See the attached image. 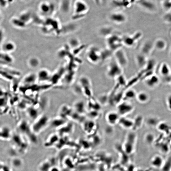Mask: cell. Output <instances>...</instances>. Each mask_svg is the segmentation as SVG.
Returning a JSON list of instances; mask_svg holds the SVG:
<instances>
[{
    "label": "cell",
    "mask_w": 171,
    "mask_h": 171,
    "mask_svg": "<svg viewBox=\"0 0 171 171\" xmlns=\"http://www.w3.org/2000/svg\"><path fill=\"white\" fill-rule=\"evenodd\" d=\"M59 137L60 136L58 134H54L51 135L45 142V146H51L56 144L59 139Z\"/></svg>",
    "instance_id": "obj_29"
},
{
    "label": "cell",
    "mask_w": 171,
    "mask_h": 171,
    "mask_svg": "<svg viewBox=\"0 0 171 171\" xmlns=\"http://www.w3.org/2000/svg\"><path fill=\"white\" fill-rule=\"evenodd\" d=\"M117 112L120 117H124L131 113L134 107L129 101H123L116 106Z\"/></svg>",
    "instance_id": "obj_5"
},
{
    "label": "cell",
    "mask_w": 171,
    "mask_h": 171,
    "mask_svg": "<svg viewBox=\"0 0 171 171\" xmlns=\"http://www.w3.org/2000/svg\"><path fill=\"white\" fill-rule=\"evenodd\" d=\"M169 55L170 56V58H171V47L169 52Z\"/></svg>",
    "instance_id": "obj_48"
},
{
    "label": "cell",
    "mask_w": 171,
    "mask_h": 171,
    "mask_svg": "<svg viewBox=\"0 0 171 171\" xmlns=\"http://www.w3.org/2000/svg\"><path fill=\"white\" fill-rule=\"evenodd\" d=\"M145 83L147 86L150 88H153L156 86L158 84L160 80L158 76L154 74L146 78Z\"/></svg>",
    "instance_id": "obj_20"
},
{
    "label": "cell",
    "mask_w": 171,
    "mask_h": 171,
    "mask_svg": "<svg viewBox=\"0 0 171 171\" xmlns=\"http://www.w3.org/2000/svg\"><path fill=\"white\" fill-rule=\"evenodd\" d=\"M87 59L91 63L97 64L101 62V51L96 47H91L87 54Z\"/></svg>",
    "instance_id": "obj_6"
},
{
    "label": "cell",
    "mask_w": 171,
    "mask_h": 171,
    "mask_svg": "<svg viewBox=\"0 0 171 171\" xmlns=\"http://www.w3.org/2000/svg\"><path fill=\"white\" fill-rule=\"evenodd\" d=\"M1 166V171H12L11 170L8 166L6 165L2 164Z\"/></svg>",
    "instance_id": "obj_45"
},
{
    "label": "cell",
    "mask_w": 171,
    "mask_h": 171,
    "mask_svg": "<svg viewBox=\"0 0 171 171\" xmlns=\"http://www.w3.org/2000/svg\"><path fill=\"white\" fill-rule=\"evenodd\" d=\"M120 117L117 111H111L106 114L105 119L108 124L112 127L118 124Z\"/></svg>",
    "instance_id": "obj_9"
},
{
    "label": "cell",
    "mask_w": 171,
    "mask_h": 171,
    "mask_svg": "<svg viewBox=\"0 0 171 171\" xmlns=\"http://www.w3.org/2000/svg\"><path fill=\"white\" fill-rule=\"evenodd\" d=\"M136 139V135L135 133L130 132L129 133L125 144L126 150L127 153H131L134 149Z\"/></svg>",
    "instance_id": "obj_10"
},
{
    "label": "cell",
    "mask_w": 171,
    "mask_h": 171,
    "mask_svg": "<svg viewBox=\"0 0 171 171\" xmlns=\"http://www.w3.org/2000/svg\"><path fill=\"white\" fill-rule=\"evenodd\" d=\"M154 48L158 51H163L167 46V44L165 40L162 39H158L154 42Z\"/></svg>",
    "instance_id": "obj_30"
},
{
    "label": "cell",
    "mask_w": 171,
    "mask_h": 171,
    "mask_svg": "<svg viewBox=\"0 0 171 171\" xmlns=\"http://www.w3.org/2000/svg\"><path fill=\"white\" fill-rule=\"evenodd\" d=\"M26 111L28 116L34 121H35L41 116L40 115L39 111L34 107H28Z\"/></svg>",
    "instance_id": "obj_22"
},
{
    "label": "cell",
    "mask_w": 171,
    "mask_h": 171,
    "mask_svg": "<svg viewBox=\"0 0 171 171\" xmlns=\"http://www.w3.org/2000/svg\"><path fill=\"white\" fill-rule=\"evenodd\" d=\"M50 78L48 73L44 71L40 72L38 76L39 80L41 82L49 80L48 79H49Z\"/></svg>",
    "instance_id": "obj_39"
},
{
    "label": "cell",
    "mask_w": 171,
    "mask_h": 171,
    "mask_svg": "<svg viewBox=\"0 0 171 171\" xmlns=\"http://www.w3.org/2000/svg\"><path fill=\"white\" fill-rule=\"evenodd\" d=\"M168 99V104L169 108L171 110V96H169Z\"/></svg>",
    "instance_id": "obj_47"
},
{
    "label": "cell",
    "mask_w": 171,
    "mask_h": 171,
    "mask_svg": "<svg viewBox=\"0 0 171 171\" xmlns=\"http://www.w3.org/2000/svg\"><path fill=\"white\" fill-rule=\"evenodd\" d=\"M36 77L34 74H31L27 76L24 80V83L27 86H31L34 85L36 79Z\"/></svg>",
    "instance_id": "obj_32"
},
{
    "label": "cell",
    "mask_w": 171,
    "mask_h": 171,
    "mask_svg": "<svg viewBox=\"0 0 171 171\" xmlns=\"http://www.w3.org/2000/svg\"><path fill=\"white\" fill-rule=\"evenodd\" d=\"M156 65V60L153 59H148L143 70L145 72H154Z\"/></svg>",
    "instance_id": "obj_28"
},
{
    "label": "cell",
    "mask_w": 171,
    "mask_h": 171,
    "mask_svg": "<svg viewBox=\"0 0 171 171\" xmlns=\"http://www.w3.org/2000/svg\"><path fill=\"white\" fill-rule=\"evenodd\" d=\"M137 93L135 90L132 89H129L124 92L123 97L124 101H129L136 98Z\"/></svg>",
    "instance_id": "obj_24"
},
{
    "label": "cell",
    "mask_w": 171,
    "mask_h": 171,
    "mask_svg": "<svg viewBox=\"0 0 171 171\" xmlns=\"http://www.w3.org/2000/svg\"><path fill=\"white\" fill-rule=\"evenodd\" d=\"M115 60L117 62L123 67H125L128 63L127 56L124 51L121 48L114 52Z\"/></svg>",
    "instance_id": "obj_8"
},
{
    "label": "cell",
    "mask_w": 171,
    "mask_h": 171,
    "mask_svg": "<svg viewBox=\"0 0 171 171\" xmlns=\"http://www.w3.org/2000/svg\"><path fill=\"white\" fill-rule=\"evenodd\" d=\"M123 68L115 60L111 62L108 66L107 71L108 77L112 79H116L123 74Z\"/></svg>",
    "instance_id": "obj_4"
},
{
    "label": "cell",
    "mask_w": 171,
    "mask_h": 171,
    "mask_svg": "<svg viewBox=\"0 0 171 171\" xmlns=\"http://www.w3.org/2000/svg\"><path fill=\"white\" fill-rule=\"evenodd\" d=\"M147 57L140 53L136 55V61L139 68L141 69L144 68L148 60Z\"/></svg>",
    "instance_id": "obj_21"
},
{
    "label": "cell",
    "mask_w": 171,
    "mask_h": 171,
    "mask_svg": "<svg viewBox=\"0 0 171 171\" xmlns=\"http://www.w3.org/2000/svg\"><path fill=\"white\" fill-rule=\"evenodd\" d=\"M70 44L72 47L74 48H77L80 46V41L78 39H73L70 40Z\"/></svg>",
    "instance_id": "obj_41"
},
{
    "label": "cell",
    "mask_w": 171,
    "mask_h": 171,
    "mask_svg": "<svg viewBox=\"0 0 171 171\" xmlns=\"http://www.w3.org/2000/svg\"><path fill=\"white\" fill-rule=\"evenodd\" d=\"M136 98L138 101L141 103H145L149 99V96L145 92H141L137 94Z\"/></svg>",
    "instance_id": "obj_33"
},
{
    "label": "cell",
    "mask_w": 171,
    "mask_h": 171,
    "mask_svg": "<svg viewBox=\"0 0 171 171\" xmlns=\"http://www.w3.org/2000/svg\"><path fill=\"white\" fill-rule=\"evenodd\" d=\"M89 99L87 107L89 110L100 111L101 106L98 101H96L93 98Z\"/></svg>",
    "instance_id": "obj_23"
},
{
    "label": "cell",
    "mask_w": 171,
    "mask_h": 171,
    "mask_svg": "<svg viewBox=\"0 0 171 171\" xmlns=\"http://www.w3.org/2000/svg\"><path fill=\"white\" fill-rule=\"evenodd\" d=\"M118 124L121 127L125 129H132L134 127V121L125 116L120 117Z\"/></svg>",
    "instance_id": "obj_14"
},
{
    "label": "cell",
    "mask_w": 171,
    "mask_h": 171,
    "mask_svg": "<svg viewBox=\"0 0 171 171\" xmlns=\"http://www.w3.org/2000/svg\"><path fill=\"white\" fill-rule=\"evenodd\" d=\"M87 6L82 1H78L75 4V12L78 13H82L87 11Z\"/></svg>",
    "instance_id": "obj_31"
},
{
    "label": "cell",
    "mask_w": 171,
    "mask_h": 171,
    "mask_svg": "<svg viewBox=\"0 0 171 171\" xmlns=\"http://www.w3.org/2000/svg\"><path fill=\"white\" fill-rule=\"evenodd\" d=\"M82 124L83 130L89 135H93L97 132V126L95 120L86 119Z\"/></svg>",
    "instance_id": "obj_7"
},
{
    "label": "cell",
    "mask_w": 171,
    "mask_h": 171,
    "mask_svg": "<svg viewBox=\"0 0 171 171\" xmlns=\"http://www.w3.org/2000/svg\"><path fill=\"white\" fill-rule=\"evenodd\" d=\"M113 28L110 26H104L100 28L99 34L102 36L107 38L113 34Z\"/></svg>",
    "instance_id": "obj_27"
},
{
    "label": "cell",
    "mask_w": 171,
    "mask_h": 171,
    "mask_svg": "<svg viewBox=\"0 0 171 171\" xmlns=\"http://www.w3.org/2000/svg\"><path fill=\"white\" fill-rule=\"evenodd\" d=\"M101 106L109 104V95L104 94L100 97L98 101Z\"/></svg>",
    "instance_id": "obj_40"
},
{
    "label": "cell",
    "mask_w": 171,
    "mask_h": 171,
    "mask_svg": "<svg viewBox=\"0 0 171 171\" xmlns=\"http://www.w3.org/2000/svg\"><path fill=\"white\" fill-rule=\"evenodd\" d=\"M151 164L153 166L156 168H160L162 166L163 159L160 156H156L152 160Z\"/></svg>",
    "instance_id": "obj_34"
},
{
    "label": "cell",
    "mask_w": 171,
    "mask_h": 171,
    "mask_svg": "<svg viewBox=\"0 0 171 171\" xmlns=\"http://www.w3.org/2000/svg\"><path fill=\"white\" fill-rule=\"evenodd\" d=\"M107 44L108 49L114 52L121 48L123 45L122 37L113 34L107 38Z\"/></svg>",
    "instance_id": "obj_3"
},
{
    "label": "cell",
    "mask_w": 171,
    "mask_h": 171,
    "mask_svg": "<svg viewBox=\"0 0 171 171\" xmlns=\"http://www.w3.org/2000/svg\"><path fill=\"white\" fill-rule=\"evenodd\" d=\"M116 84L120 87H124L125 88L126 86L127 82L124 76L122 74L116 79Z\"/></svg>",
    "instance_id": "obj_38"
},
{
    "label": "cell",
    "mask_w": 171,
    "mask_h": 171,
    "mask_svg": "<svg viewBox=\"0 0 171 171\" xmlns=\"http://www.w3.org/2000/svg\"><path fill=\"white\" fill-rule=\"evenodd\" d=\"M74 109L67 105H64L61 108L60 112V116L67 120L70 119V116Z\"/></svg>",
    "instance_id": "obj_17"
},
{
    "label": "cell",
    "mask_w": 171,
    "mask_h": 171,
    "mask_svg": "<svg viewBox=\"0 0 171 171\" xmlns=\"http://www.w3.org/2000/svg\"><path fill=\"white\" fill-rule=\"evenodd\" d=\"M53 166L50 163V160H45L40 165L39 167L40 170L41 171H49L51 168Z\"/></svg>",
    "instance_id": "obj_36"
},
{
    "label": "cell",
    "mask_w": 171,
    "mask_h": 171,
    "mask_svg": "<svg viewBox=\"0 0 171 171\" xmlns=\"http://www.w3.org/2000/svg\"><path fill=\"white\" fill-rule=\"evenodd\" d=\"M73 108L75 112L83 116L87 115L88 112L86 105L84 102L81 100L76 101L73 104Z\"/></svg>",
    "instance_id": "obj_12"
},
{
    "label": "cell",
    "mask_w": 171,
    "mask_h": 171,
    "mask_svg": "<svg viewBox=\"0 0 171 171\" xmlns=\"http://www.w3.org/2000/svg\"><path fill=\"white\" fill-rule=\"evenodd\" d=\"M110 20L113 23L121 24L124 23L126 20L125 16L122 14L119 13H115L110 15Z\"/></svg>",
    "instance_id": "obj_19"
},
{
    "label": "cell",
    "mask_w": 171,
    "mask_h": 171,
    "mask_svg": "<svg viewBox=\"0 0 171 171\" xmlns=\"http://www.w3.org/2000/svg\"><path fill=\"white\" fill-rule=\"evenodd\" d=\"M74 125L72 123L67 122L58 130V135L60 137L66 136L72 134L74 130Z\"/></svg>",
    "instance_id": "obj_11"
},
{
    "label": "cell",
    "mask_w": 171,
    "mask_h": 171,
    "mask_svg": "<svg viewBox=\"0 0 171 171\" xmlns=\"http://www.w3.org/2000/svg\"><path fill=\"white\" fill-rule=\"evenodd\" d=\"M161 74L165 78H168L171 74V69L169 65L166 63H163L160 66L159 69Z\"/></svg>",
    "instance_id": "obj_26"
},
{
    "label": "cell",
    "mask_w": 171,
    "mask_h": 171,
    "mask_svg": "<svg viewBox=\"0 0 171 171\" xmlns=\"http://www.w3.org/2000/svg\"><path fill=\"white\" fill-rule=\"evenodd\" d=\"M14 46L12 44H7L4 46V48L5 50L7 51H11L13 50L14 48Z\"/></svg>",
    "instance_id": "obj_44"
},
{
    "label": "cell",
    "mask_w": 171,
    "mask_h": 171,
    "mask_svg": "<svg viewBox=\"0 0 171 171\" xmlns=\"http://www.w3.org/2000/svg\"><path fill=\"white\" fill-rule=\"evenodd\" d=\"M113 52L108 49L101 51V62L105 61L109 59Z\"/></svg>",
    "instance_id": "obj_35"
},
{
    "label": "cell",
    "mask_w": 171,
    "mask_h": 171,
    "mask_svg": "<svg viewBox=\"0 0 171 171\" xmlns=\"http://www.w3.org/2000/svg\"><path fill=\"white\" fill-rule=\"evenodd\" d=\"M87 115L89 119L95 120L98 119L100 115V111L97 110H89Z\"/></svg>",
    "instance_id": "obj_37"
},
{
    "label": "cell",
    "mask_w": 171,
    "mask_h": 171,
    "mask_svg": "<svg viewBox=\"0 0 171 171\" xmlns=\"http://www.w3.org/2000/svg\"><path fill=\"white\" fill-rule=\"evenodd\" d=\"M67 122L66 120L59 116L54 118L51 121L50 125L53 128L58 130L63 127Z\"/></svg>",
    "instance_id": "obj_15"
},
{
    "label": "cell",
    "mask_w": 171,
    "mask_h": 171,
    "mask_svg": "<svg viewBox=\"0 0 171 171\" xmlns=\"http://www.w3.org/2000/svg\"><path fill=\"white\" fill-rule=\"evenodd\" d=\"M123 44L128 47H131L135 45L136 42L139 40L135 34L132 36L125 35L122 37Z\"/></svg>",
    "instance_id": "obj_16"
},
{
    "label": "cell",
    "mask_w": 171,
    "mask_h": 171,
    "mask_svg": "<svg viewBox=\"0 0 171 171\" xmlns=\"http://www.w3.org/2000/svg\"><path fill=\"white\" fill-rule=\"evenodd\" d=\"M154 42L150 40L146 41L141 47L140 53L146 56L149 55L154 48Z\"/></svg>",
    "instance_id": "obj_13"
},
{
    "label": "cell",
    "mask_w": 171,
    "mask_h": 171,
    "mask_svg": "<svg viewBox=\"0 0 171 171\" xmlns=\"http://www.w3.org/2000/svg\"><path fill=\"white\" fill-rule=\"evenodd\" d=\"M167 161L164 167L163 171H169L171 169V158Z\"/></svg>",
    "instance_id": "obj_43"
},
{
    "label": "cell",
    "mask_w": 171,
    "mask_h": 171,
    "mask_svg": "<svg viewBox=\"0 0 171 171\" xmlns=\"http://www.w3.org/2000/svg\"><path fill=\"white\" fill-rule=\"evenodd\" d=\"M17 126L19 130L28 139L33 142L36 141V135L28 122L25 120L21 121L18 123Z\"/></svg>",
    "instance_id": "obj_2"
},
{
    "label": "cell",
    "mask_w": 171,
    "mask_h": 171,
    "mask_svg": "<svg viewBox=\"0 0 171 171\" xmlns=\"http://www.w3.org/2000/svg\"><path fill=\"white\" fill-rule=\"evenodd\" d=\"M55 166H52L51 168L49 171H60L59 168Z\"/></svg>",
    "instance_id": "obj_46"
},
{
    "label": "cell",
    "mask_w": 171,
    "mask_h": 171,
    "mask_svg": "<svg viewBox=\"0 0 171 171\" xmlns=\"http://www.w3.org/2000/svg\"><path fill=\"white\" fill-rule=\"evenodd\" d=\"M12 132L10 128L7 126H2L1 128V138L3 140H8L12 139Z\"/></svg>",
    "instance_id": "obj_18"
},
{
    "label": "cell",
    "mask_w": 171,
    "mask_h": 171,
    "mask_svg": "<svg viewBox=\"0 0 171 171\" xmlns=\"http://www.w3.org/2000/svg\"><path fill=\"white\" fill-rule=\"evenodd\" d=\"M79 83L82 89H92V83L89 79L86 76H82L80 79Z\"/></svg>",
    "instance_id": "obj_25"
},
{
    "label": "cell",
    "mask_w": 171,
    "mask_h": 171,
    "mask_svg": "<svg viewBox=\"0 0 171 171\" xmlns=\"http://www.w3.org/2000/svg\"><path fill=\"white\" fill-rule=\"evenodd\" d=\"M142 171V170H141V171Z\"/></svg>",
    "instance_id": "obj_49"
},
{
    "label": "cell",
    "mask_w": 171,
    "mask_h": 171,
    "mask_svg": "<svg viewBox=\"0 0 171 171\" xmlns=\"http://www.w3.org/2000/svg\"><path fill=\"white\" fill-rule=\"evenodd\" d=\"M154 140V137L153 135L149 134L147 135L146 137V140L148 143L151 144Z\"/></svg>",
    "instance_id": "obj_42"
},
{
    "label": "cell",
    "mask_w": 171,
    "mask_h": 171,
    "mask_svg": "<svg viewBox=\"0 0 171 171\" xmlns=\"http://www.w3.org/2000/svg\"><path fill=\"white\" fill-rule=\"evenodd\" d=\"M50 119L45 115H41L31 126L32 130L36 135L39 134L50 124Z\"/></svg>",
    "instance_id": "obj_1"
}]
</instances>
